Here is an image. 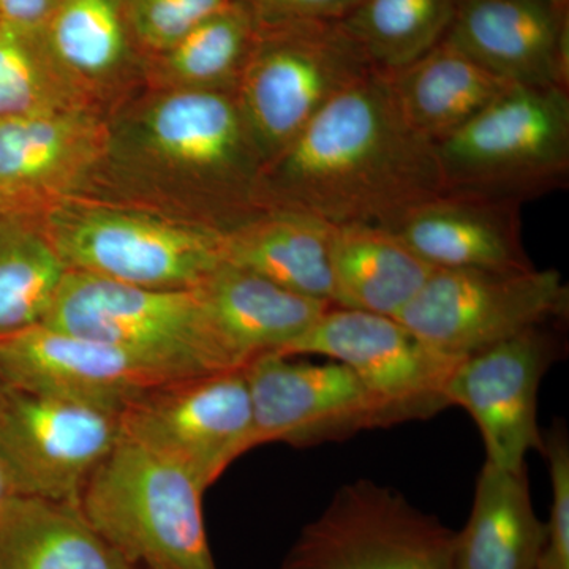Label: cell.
Returning <instances> with one entry per match:
<instances>
[{
  "mask_svg": "<svg viewBox=\"0 0 569 569\" xmlns=\"http://www.w3.org/2000/svg\"><path fill=\"white\" fill-rule=\"evenodd\" d=\"M440 194L437 146L408 126L387 74L376 71L264 163L257 203L307 213L331 227L395 230Z\"/></svg>",
  "mask_w": 569,
  "mask_h": 569,
  "instance_id": "1",
  "label": "cell"
},
{
  "mask_svg": "<svg viewBox=\"0 0 569 569\" xmlns=\"http://www.w3.org/2000/svg\"><path fill=\"white\" fill-rule=\"evenodd\" d=\"M204 492L181 467L121 437L82 489L80 509L133 569H217Z\"/></svg>",
  "mask_w": 569,
  "mask_h": 569,
  "instance_id": "2",
  "label": "cell"
},
{
  "mask_svg": "<svg viewBox=\"0 0 569 569\" xmlns=\"http://www.w3.org/2000/svg\"><path fill=\"white\" fill-rule=\"evenodd\" d=\"M443 193L522 206L569 179V93L512 86L437 146Z\"/></svg>",
  "mask_w": 569,
  "mask_h": 569,
  "instance_id": "3",
  "label": "cell"
},
{
  "mask_svg": "<svg viewBox=\"0 0 569 569\" xmlns=\"http://www.w3.org/2000/svg\"><path fill=\"white\" fill-rule=\"evenodd\" d=\"M41 325L122 348L171 378L242 369L197 288L137 287L67 271Z\"/></svg>",
  "mask_w": 569,
  "mask_h": 569,
  "instance_id": "4",
  "label": "cell"
},
{
  "mask_svg": "<svg viewBox=\"0 0 569 569\" xmlns=\"http://www.w3.org/2000/svg\"><path fill=\"white\" fill-rule=\"evenodd\" d=\"M372 73L342 20L258 26L234 96L264 163Z\"/></svg>",
  "mask_w": 569,
  "mask_h": 569,
  "instance_id": "5",
  "label": "cell"
},
{
  "mask_svg": "<svg viewBox=\"0 0 569 569\" xmlns=\"http://www.w3.org/2000/svg\"><path fill=\"white\" fill-rule=\"evenodd\" d=\"M41 227L69 271L114 282L186 290L223 263V231L203 220L63 201Z\"/></svg>",
  "mask_w": 569,
  "mask_h": 569,
  "instance_id": "6",
  "label": "cell"
},
{
  "mask_svg": "<svg viewBox=\"0 0 569 569\" xmlns=\"http://www.w3.org/2000/svg\"><path fill=\"white\" fill-rule=\"evenodd\" d=\"M138 138L151 159L200 186L220 230L261 211L264 159L234 92L170 89L146 108Z\"/></svg>",
  "mask_w": 569,
  "mask_h": 569,
  "instance_id": "7",
  "label": "cell"
},
{
  "mask_svg": "<svg viewBox=\"0 0 569 569\" xmlns=\"http://www.w3.org/2000/svg\"><path fill=\"white\" fill-rule=\"evenodd\" d=\"M456 531L372 479L336 490L282 569H456Z\"/></svg>",
  "mask_w": 569,
  "mask_h": 569,
  "instance_id": "8",
  "label": "cell"
},
{
  "mask_svg": "<svg viewBox=\"0 0 569 569\" xmlns=\"http://www.w3.org/2000/svg\"><path fill=\"white\" fill-rule=\"evenodd\" d=\"M568 309L569 288L556 269H436L396 318L441 353L466 359Z\"/></svg>",
  "mask_w": 569,
  "mask_h": 569,
  "instance_id": "9",
  "label": "cell"
},
{
  "mask_svg": "<svg viewBox=\"0 0 569 569\" xmlns=\"http://www.w3.org/2000/svg\"><path fill=\"white\" fill-rule=\"evenodd\" d=\"M122 438L170 460L206 490L253 449V411L242 369L176 378L121 411Z\"/></svg>",
  "mask_w": 569,
  "mask_h": 569,
  "instance_id": "10",
  "label": "cell"
},
{
  "mask_svg": "<svg viewBox=\"0 0 569 569\" xmlns=\"http://www.w3.org/2000/svg\"><path fill=\"white\" fill-rule=\"evenodd\" d=\"M318 355L353 370L389 426L449 407V378L462 359L441 353L396 317L331 306L282 356Z\"/></svg>",
  "mask_w": 569,
  "mask_h": 569,
  "instance_id": "11",
  "label": "cell"
},
{
  "mask_svg": "<svg viewBox=\"0 0 569 569\" xmlns=\"http://www.w3.org/2000/svg\"><path fill=\"white\" fill-rule=\"evenodd\" d=\"M121 437L114 411L7 385L0 392V458L18 493L80 507L82 489Z\"/></svg>",
  "mask_w": 569,
  "mask_h": 569,
  "instance_id": "12",
  "label": "cell"
},
{
  "mask_svg": "<svg viewBox=\"0 0 569 569\" xmlns=\"http://www.w3.org/2000/svg\"><path fill=\"white\" fill-rule=\"evenodd\" d=\"M253 411V448L310 447L361 430L389 427L380 403L340 362L293 361L263 355L244 367Z\"/></svg>",
  "mask_w": 569,
  "mask_h": 569,
  "instance_id": "13",
  "label": "cell"
},
{
  "mask_svg": "<svg viewBox=\"0 0 569 569\" xmlns=\"http://www.w3.org/2000/svg\"><path fill=\"white\" fill-rule=\"evenodd\" d=\"M557 355L556 337L542 325L468 356L456 367L448 381V403L463 408L477 422L486 462L522 471L530 451L542 455L539 385Z\"/></svg>",
  "mask_w": 569,
  "mask_h": 569,
  "instance_id": "14",
  "label": "cell"
},
{
  "mask_svg": "<svg viewBox=\"0 0 569 569\" xmlns=\"http://www.w3.org/2000/svg\"><path fill=\"white\" fill-rule=\"evenodd\" d=\"M0 380L121 415L141 392L176 378L122 348L37 325L0 337Z\"/></svg>",
  "mask_w": 569,
  "mask_h": 569,
  "instance_id": "15",
  "label": "cell"
},
{
  "mask_svg": "<svg viewBox=\"0 0 569 569\" xmlns=\"http://www.w3.org/2000/svg\"><path fill=\"white\" fill-rule=\"evenodd\" d=\"M512 86L569 82V6L553 0H459L447 39Z\"/></svg>",
  "mask_w": 569,
  "mask_h": 569,
  "instance_id": "16",
  "label": "cell"
},
{
  "mask_svg": "<svg viewBox=\"0 0 569 569\" xmlns=\"http://www.w3.org/2000/svg\"><path fill=\"white\" fill-rule=\"evenodd\" d=\"M107 127L89 104L0 121V206L61 198L108 151Z\"/></svg>",
  "mask_w": 569,
  "mask_h": 569,
  "instance_id": "17",
  "label": "cell"
},
{
  "mask_svg": "<svg viewBox=\"0 0 569 569\" xmlns=\"http://www.w3.org/2000/svg\"><path fill=\"white\" fill-rule=\"evenodd\" d=\"M395 231L436 269L535 268L523 246L518 204L443 193L418 206Z\"/></svg>",
  "mask_w": 569,
  "mask_h": 569,
  "instance_id": "18",
  "label": "cell"
},
{
  "mask_svg": "<svg viewBox=\"0 0 569 569\" xmlns=\"http://www.w3.org/2000/svg\"><path fill=\"white\" fill-rule=\"evenodd\" d=\"M197 290L239 367L263 355H283L332 306L228 263L220 264Z\"/></svg>",
  "mask_w": 569,
  "mask_h": 569,
  "instance_id": "19",
  "label": "cell"
},
{
  "mask_svg": "<svg viewBox=\"0 0 569 569\" xmlns=\"http://www.w3.org/2000/svg\"><path fill=\"white\" fill-rule=\"evenodd\" d=\"M331 224L288 209H261L223 231V263L335 306Z\"/></svg>",
  "mask_w": 569,
  "mask_h": 569,
  "instance_id": "20",
  "label": "cell"
},
{
  "mask_svg": "<svg viewBox=\"0 0 569 569\" xmlns=\"http://www.w3.org/2000/svg\"><path fill=\"white\" fill-rule=\"evenodd\" d=\"M335 306L397 317L436 271L391 228L332 227L329 239Z\"/></svg>",
  "mask_w": 569,
  "mask_h": 569,
  "instance_id": "21",
  "label": "cell"
},
{
  "mask_svg": "<svg viewBox=\"0 0 569 569\" xmlns=\"http://www.w3.org/2000/svg\"><path fill=\"white\" fill-rule=\"evenodd\" d=\"M387 77L408 126L436 146L512 88L447 40Z\"/></svg>",
  "mask_w": 569,
  "mask_h": 569,
  "instance_id": "22",
  "label": "cell"
},
{
  "mask_svg": "<svg viewBox=\"0 0 569 569\" xmlns=\"http://www.w3.org/2000/svg\"><path fill=\"white\" fill-rule=\"evenodd\" d=\"M542 541L527 470L485 462L466 527L456 531V569H535Z\"/></svg>",
  "mask_w": 569,
  "mask_h": 569,
  "instance_id": "23",
  "label": "cell"
},
{
  "mask_svg": "<svg viewBox=\"0 0 569 569\" xmlns=\"http://www.w3.org/2000/svg\"><path fill=\"white\" fill-rule=\"evenodd\" d=\"M0 569H133L77 505L14 493L0 503Z\"/></svg>",
  "mask_w": 569,
  "mask_h": 569,
  "instance_id": "24",
  "label": "cell"
},
{
  "mask_svg": "<svg viewBox=\"0 0 569 569\" xmlns=\"http://www.w3.org/2000/svg\"><path fill=\"white\" fill-rule=\"evenodd\" d=\"M67 271L41 222L0 206V337L43 323Z\"/></svg>",
  "mask_w": 569,
  "mask_h": 569,
  "instance_id": "25",
  "label": "cell"
},
{
  "mask_svg": "<svg viewBox=\"0 0 569 569\" xmlns=\"http://www.w3.org/2000/svg\"><path fill=\"white\" fill-rule=\"evenodd\" d=\"M43 37L59 66L84 89L121 73L140 48L126 0H62Z\"/></svg>",
  "mask_w": 569,
  "mask_h": 569,
  "instance_id": "26",
  "label": "cell"
},
{
  "mask_svg": "<svg viewBox=\"0 0 569 569\" xmlns=\"http://www.w3.org/2000/svg\"><path fill=\"white\" fill-rule=\"evenodd\" d=\"M459 0H361L343 24L370 66L395 74L447 39Z\"/></svg>",
  "mask_w": 569,
  "mask_h": 569,
  "instance_id": "27",
  "label": "cell"
},
{
  "mask_svg": "<svg viewBox=\"0 0 569 569\" xmlns=\"http://www.w3.org/2000/svg\"><path fill=\"white\" fill-rule=\"evenodd\" d=\"M257 32L252 13L233 0L156 56L160 77L171 89L234 92Z\"/></svg>",
  "mask_w": 569,
  "mask_h": 569,
  "instance_id": "28",
  "label": "cell"
},
{
  "mask_svg": "<svg viewBox=\"0 0 569 569\" xmlns=\"http://www.w3.org/2000/svg\"><path fill=\"white\" fill-rule=\"evenodd\" d=\"M86 104V89L56 61L43 31L0 21V121Z\"/></svg>",
  "mask_w": 569,
  "mask_h": 569,
  "instance_id": "29",
  "label": "cell"
},
{
  "mask_svg": "<svg viewBox=\"0 0 569 569\" xmlns=\"http://www.w3.org/2000/svg\"><path fill=\"white\" fill-rule=\"evenodd\" d=\"M231 2L233 0H126V7L138 47L156 58Z\"/></svg>",
  "mask_w": 569,
  "mask_h": 569,
  "instance_id": "30",
  "label": "cell"
},
{
  "mask_svg": "<svg viewBox=\"0 0 569 569\" xmlns=\"http://www.w3.org/2000/svg\"><path fill=\"white\" fill-rule=\"evenodd\" d=\"M542 455L548 459L552 503L535 569H569V440L563 422L545 437Z\"/></svg>",
  "mask_w": 569,
  "mask_h": 569,
  "instance_id": "31",
  "label": "cell"
},
{
  "mask_svg": "<svg viewBox=\"0 0 569 569\" xmlns=\"http://www.w3.org/2000/svg\"><path fill=\"white\" fill-rule=\"evenodd\" d=\"M258 26L305 21H339L361 0H239Z\"/></svg>",
  "mask_w": 569,
  "mask_h": 569,
  "instance_id": "32",
  "label": "cell"
},
{
  "mask_svg": "<svg viewBox=\"0 0 569 569\" xmlns=\"http://www.w3.org/2000/svg\"><path fill=\"white\" fill-rule=\"evenodd\" d=\"M62 0H0V21L26 31H43Z\"/></svg>",
  "mask_w": 569,
  "mask_h": 569,
  "instance_id": "33",
  "label": "cell"
},
{
  "mask_svg": "<svg viewBox=\"0 0 569 569\" xmlns=\"http://www.w3.org/2000/svg\"><path fill=\"white\" fill-rule=\"evenodd\" d=\"M18 493L17 486H14L13 478H11L9 468L6 462L0 458V503L7 498Z\"/></svg>",
  "mask_w": 569,
  "mask_h": 569,
  "instance_id": "34",
  "label": "cell"
},
{
  "mask_svg": "<svg viewBox=\"0 0 569 569\" xmlns=\"http://www.w3.org/2000/svg\"><path fill=\"white\" fill-rule=\"evenodd\" d=\"M557 3H563V6H569V0H553Z\"/></svg>",
  "mask_w": 569,
  "mask_h": 569,
  "instance_id": "35",
  "label": "cell"
},
{
  "mask_svg": "<svg viewBox=\"0 0 569 569\" xmlns=\"http://www.w3.org/2000/svg\"><path fill=\"white\" fill-rule=\"evenodd\" d=\"M6 388V385H3V381L0 380V392H2V389Z\"/></svg>",
  "mask_w": 569,
  "mask_h": 569,
  "instance_id": "36",
  "label": "cell"
}]
</instances>
